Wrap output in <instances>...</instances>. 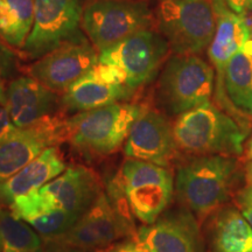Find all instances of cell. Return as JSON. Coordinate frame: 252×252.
I'll list each match as a JSON object with an SVG mask.
<instances>
[{
    "mask_svg": "<svg viewBox=\"0 0 252 252\" xmlns=\"http://www.w3.org/2000/svg\"><path fill=\"white\" fill-rule=\"evenodd\" d=\"M241 178L234 157L195 156L178 167L174 189L182 207L202 222L222 209Z\"/></svg>",
    "mask_w": 252,
    "mask_h": 252,
    "instance_id": "cell-1",
    "label": "cell"
},
{
    "mask_svg": "<svg viewBox=\"0 0 252 252\" xmlns=\"http://www.w3.org/2000/svg\"><path fill=\"white\" fill-rule=\"evenodd\" d=\"M173 132L178 150L191 156H241L248 135L241 122L210 102L179 116Z\"/></svg>",
    "mask_w": 252,
    "mask_h": 252,
    "instance_id": "cell-2",
    "label": "cell"
},
{
    "mask_svg": "<svg viewBox=\"0 0 252 252\" xmlns=\"http://www.w3.org/2000/svg\"><path fill=\"white\" fill-rule=\"evenodd\" d=\"M100 193L96 173L84 166H71L40 189L14 198L8 209L24 222L55 209L82 216Z\"/></svg>",
    "mask_w": 252,
    "mask_h": 252,
    "instance_id": "cell-3",
    "label": "cell"
},
{
    "mask_svg": "<svg viewBox=\"0 0 252 252\" xmlns=\"http://www.w3.org/2000/svg\"><path fill=\"white\" fill-rule=\"evenodd\" d=\"M145 109L141 104L118 102L78 112L67 119V140L80 152L110 156L123 146Z\"/></svg>",
    "mask_w": 252,
    "mask_h": 252,
    "instance_id": "cell-4",
    "label": "cell"
},
{
    "mask_svg": "<svg viewBox=\"0 0 252 252\" xmlns=\"http://www.w3.org/2000/svg\"><path fill=\"white\" fill-rule=\"evenodd\" d=\"M158 26L175 55H197L209 47L216 30L212 0H161Z\"/></svg>",
    "mask_w": 252,
    "mask_h": 252,
    "instance_id": "cell-5",
    "label": "cell"
},
{
    "mask_svg": "<svg viewBox=\"0 0 252 252\" xmlns=\"http://www.w3.org/2000/svg\"><path fill=\"white\" fill-rule=\"evenodd\" d=\"M119 187L125 195L131 214L145 225L162 215L174 194V178L167 167L126 159L118 174Z\"/></svg>",
    "mask_w": 252,
    "mask_h": 252,
    "instance_id": "cell-6",
    "label": "cell"
},
{
    "mask_svg": "<svg viewBox=\"0 0 252 252\" xmlns=\"http://www.w3.org/2000/svg\"><path fill=\"white\" fill-rule=\"evenodd\" d=\"M215 88L212 65L197 55H175L167 61L159 80L160 102L172 115L209 103Z\"/></svg>",
    "mask_w": 252,
    "mask_h": 252,
    "instance_id": "cell-7",
    "label": "cell"
},
{
    "mask_svg": "<svg viewBox=\"0 0 252 252\" xmlns=\"http://www.w3.org/2000/svg\"><path fill=\"white\" fill-rule=\"evenodd\" d=\"M82 15L81 0H34V24L23 53L37 60L62 46L87 41Z\"/></svg>",
    "mask_w": 252,
    "mask_h": 252,
    "instance_id": "cell-8",
    "label": "cell"
},
{
    "mask_svg": "<svg viewBox=\"0 0 252 252\" xmlns=\"http://www.w3.org/2000/svg\"><path fill=\"white\" fill-rule=\"evenodd\" d=\"M152 14L137 0H93L83 8L82 31L98 52L108 49L144 30H150Z\"/></svg>",
    "mask_w": 252,
    "mask_h": 252,
    "instance_id": "cell-9",
    "label": "cell"
},
{
    "mask_svg": "<svg viewBox=\"0 0 252 252\" xmlns=\"http://www.w3.org/2000/svg\"><path fill=\"white\" fill-rule=\"evenodd\" d=\"M168 50L165 37L144 30L99 52L98 61L121 69L125 74L126 87L134 91L156 77Z\"/></svg>",
    "mask_w": 252,
    "mask_h": 252,
    "instance_id": "cell-10",
    "label": "cell"
},
{
    "mask_svg": "<svg viewBox=\"0 0 252 252\" xmlns=\"http://www.w3.org/2000/svg\"><path fill=\"white\" fill-rule=\"evenodd\" d=\"M67 119L50 115L27 127H17L0 141V185L33 161L43 151L67 140Z\"/></svg>",
    "mask_w": 252,
    "mask_h": 252,
    "instance_id": "cell-11",
    "label": "cell"
},
{
    "mask_svg": "<svg viewBox=\"0 0 252 252\" xmlns=\"http://www.w3.org/2000/svg\"><path fill=\"white\" fill-rule=\"evenodd\" d=\"M133 229L132 220L122 216L110 197L102 191L72 228L54 242L69 247L98 250L131 235Z\"/></svg>",
    "mask_w": 252,
    "mask_h": 252,
    "instance_id": "cell-12",
    "label": "cell"
},
{
    "mask_svg": "<svg viewBox=\"0 0 252 252\" xmlns=\"http://www.w3.org/2000/svg\"><path fill=\"white\" fill-rule=\"evenodd\" d=\"M197 220L184 207L169 210L138 229L135 241L147 252H204Z\"/></svg>",
    "mask_w": 252,
    "mask_h": 252,
    "instance_id": "cell-13",
    "label": "cell"
},
{
    "mask_svg": "<svg viewBox=\"0 0 252 252\" xmlns=\"http://www.w3.org/2000/svg\"><path fill=\"white\" fill-rule=\"evenodd\" d=\"M98 59L99 52L88 41L69 43L37 59L27 68V74L59 93L88 74Z\"/></svg>",
    "mask_w": 252,
    "mask_h": 252,
    "instance_id": "cell-14",
    "label": "cell"
},
{
    "mask_svg": "<svg viewBox=\"0 0 252 252\" xmlns=\"http://www.w3.org/2000/svg\"><path fill=\"white\" fill-rule=\"evenodd\" d=\"M178 151L173 125L161 112L146 106L125 141V157L167 167Z\"/></svg>",
    "mask_w": 252,
    "mask_h": 252,
    "instance_id": "cell-15",
    "label": "cell"
},
{
    "mask_svg": "<svg viewBox=\"0 0 252 252\" xmlns=\"http://www.w3.org/2000/svg\"><path fill=\"white\" fill-rule=\"evenodd\" d=\"M216 14V30L208 47V56L216 69V98L228 108L230 103L223 89V76L230 59L250 39L247 19L226 8L220 0H212ZM232 105V104H231Z\"/></svg>",
    "mask_w": 252,
    "mask_h": 252,
    "instance_id": "cell-16",
    "label": "cell"
},
{
    "mask_svg": "<svg viewBox=\"0 0 252 252\" xmlns=\"http://www.w3.org/2000/svg\"><path fill=\"white\" fill-rule=\"evenodd\" d=\"M58 103L55 91L28 75L14 78L6 88V109L15 127H27L53 115Z\"/></svg>",
    "mask_w": 252,
    "mask_h": 252,
    "instance_id": "cell-17",
    "label": "cell"
},
{
    "mask_svg": "<svg viewBox=\"0 0 252 252\" xmlns=\"http://www.w3.org/2000/svg\"><path fill=\"white\" fill-rule=\"evenodd\" d=\"M67 169L58 146L43 151L21 171L0 185V200L8 204L21 195L36 190Z\"/></svg>",
    "mask_w": 252,
    "mask_h": 252,
    "instance_id": "cell-18",
    "label": "cell"
},
{
    "mask_svg": "<svg viewBox=\"0 0 252 252\" xmlns=\"http://www.w3.org/2000/svg\"><path fill=\"white\" fill-rule=\"evenodd\" d=\"M132 94L126 86L108 83L90 70L63 91L61 102L71 111L84 112L125 100Z\"/></svg>",
    "mask_w": 252,
    "mask_h": 252,
    "instance_id": "cell-19",
    "label": "cell"
},
{
    "mask_svg": "<svg viewBox=\"0 0 252 252\" xmlns=\"http://www.w3.org/2000/svg\"><path fill=\"white\" fill-rule=\"evenodd\" d=\"M210 229L214 252H251L252 226L235 208L220 209Z\"/></svg>",
    "mask_w": 252,
    "mask_h": 252,
    "instance_id": "cell-20",
    "label": "cell"
},
{
    "mask_svg": "<svg viewBox=\"0 0 252 252\" xmlns=\"http://www.w3.org/2000/svg\"><path fill=\"white\" fill-rule=\"evenodd\" d=\"M223 89L236 110L252 116V55L243 48L226 64Z\"/></svg>",
    "mask_w": 252,
    "mask_h": 252,
    "instance_id": "cell-21",
    "label": "cell"
},
{
    "mask_svg": "<svg viewBox=\"0 0 252 252\" xmlns=\"http://www.w3.org/2000/svg\"><path fill=\"white\" fill-rule=\"evenodd\" d=\"M34 24V0H0V39L13 48L26 43Z\"/></svg>",
    "mask_w": 252,
    "mask_h": 252,
    "instance_id": "cell-22",
    "label": "cell"
},
{
    "mask_svg": "<svg viewBox=\"0 0 252 252\" xmlns=\"http://www.w3.org/2000/svg\"><path fill=\"white\" fill-rule=\"evenodd\" d=\"M0 234L2 252H45L42 238L30 224L14 217L9 209L0 206Z\"/></svg>",
    "mask_w": 252,
    "mask_h": 252,
    "instance_id": "cell-23",
    "label": "cell"
},
{
    "mask_svg": "<svg viewBox=\"0 0 252 252\" xmlns=\"http://www.w3.org/2000/svg\"><path fill=\"white\" fill-rule=\"evenodd\" d=\"M80 217L81 216L77 214L55 209L32 217L26 223L35 230L40 236L54 241L68 232Z\"/></svg>",
    "mask_w": 252,
    "mask_h": 252,
    "instance_id": "cell-24",
    "label": "cell"
},
{
    "mask_svg": "<svg viewBox=\"0 0 252 252\" xmlns=\"http://www.w3.org/2000/svg\"><path fill=\"white\" fill-rule=\"evenodd\" d=\"M18 68V60L15 53L5 45L0 39V80L12 77Z\"/></svg>",
    "mask_w": 252,
    "mask_h": 252,
    "instance_id": "cell-25",
    "label": "cell"
},
{
    "mask_svg": "<svg viewBox=\"0 0 252 252\" xmlns=\"http://www.w3.org/2000/svg\"><path fill=\"white\" fill-rule=\"evenodd\" d=\"M236 202L248 223L252 226V184L242 188L236 195Z\"/></svg>",
    "mask_w": 252,
    "mask_h": 252,
    "instance_id": "cell-26",
    "label": "cell"
},
{
    "mask_svg": "<svg viewBox=\"0 0 252 252\" xmlns=\"http://www.w3.org/2000/svg\"><path fill=\"white\" fill-rule=\"evenodd\" d=\"M15 125L12 123L11 116L8 110L5 105L0 104V141L4 140L7 135H9L15 130Z\"/></svg>",
    "mask_w": 252,
    "mask_h": 252,
    "instance_id": "cell-27",
    "label": "cell"
},
{
    "mask_svg": "<svg viewBox=\"0 0 252 252\" xmlns=\"http://www.w3.org/2000/svg\"><path fill=\"white\" fill-rule=\"evenodd\" d=\"M220 2L231 12L243 17L252 11V0H220Z\"/></svg>",
    "mask_w": 252,
    "mask_h": 252,
    "instance_id": "cell-28",
    "label": "cell"
},
{
    "mask_svg": "<svg viewBox=\"0 0 252 252\" xmlns=\"http://www.w3.org/2000/svg\"><path fill=\"white\" fill-rule=\"evenodd\" d=\"M108 252H147L137 241L130 239L124 241L121 243L113 245L108 250Z\"/></svg>",
    "mask_w": 252,
    "mask_h": 252,
    "instance_id": "cell-29",
    "label": "cell"
},
{
    "mask_svg": "<svg viewBox=\"0 0 252 252\" xmlns=\"http://www.w3.org/2000/svg\"><path fill=\"white\" fill-rule=\"evenodd\" d=\"M45 252H94V250H88V249H81L76 247H69V245H63L55 243L53 247H49Z\"/></svg>",
    "mask_w": 252,
    "mask_h": 252,
    "instance_id": "cell-30",
    "label": "cell"
},
{
    "mask_svg": "<svg viewBox=\"0 0 252 252\" xmlns=\"http://www.w3.org/2000/svg\"><path fill=\"white\" fill-rule=\"evenodd\" d=\"M0 104L6 106V87L2 80H0Z\"/></svg>",
    "mask_w": 252,
    "mask_h": 252,
    "instance_id": "cell-31",
    "label": "cell"
},
{
    "mask_svg": "<svg viewBox=\"0 0 252 252\" xmlns=\"http://www.w3.org/2000/svg\"><path fill=\"white\" fill-rule=\"evenodd\" d=\"M247 175H248V178L250 179L251 182H252V161L249 163L248 167H247Z\"/></svg>",
    "mask_w": 252,
    "mask_h": 252,
    "instance_id": "cell-32",
    "label": "cell"
},
{
    "mask_svg": "<svg viewBox=\"0 0 252 252\" xmlns=\"http://www.w3.org/2000/svg\"><path fill=\"white\" fill-rule=\"evenodd\" d=\"M248 158H249V159L252 160V138H251L250 143H249V147H248Z\"/></svg>",
    "mask_w": 252,
    "mask_h": 252,
    "instance_id": "cell-33",
    "label": "cell"
},
{
    "mask_svg": "<svg viewBox=\"0 0 252 252\" xmlns=\"http://www.w3.org/2000/svg\"><path fill=\"white\" fill-rule=\"evenodd\" d=\"M0 252H2V237H1V234H0Z\"/></svg>",
    "mask_w": 252,
    "mask_h": 252,
    "instance_id": "cell-34",
    "label": "cell"
},
{
    "mask_svg": "<svg viewBox=\"0 0 252 252\" xmlns=\"http://www.w3.org/2000/svg\"><path fill=\"white\" fill-rule=\"evenodd\" d=\"M250 39H251V40H252V37H251V36H250Z\"/></svg>",
    "mask_w": 252,
    "mask_h": 252,
    "instance_id": "cell-35",
    "label": "cell"
},
{
    "mask_svg": "<svg viewBox=\"0 0 252 252\" xmlns=\"http://www.w3.org/2000/svg\"><path fill=\"white\" fill-rule=\"evenodd\" d=\"M251 252H252V251H251Z\"/></svg>",
    "mask_w": 252,
    "mask_h": 252,
    "instance_id": "cell-36",
    "label": "cell"
}]
</instances>
